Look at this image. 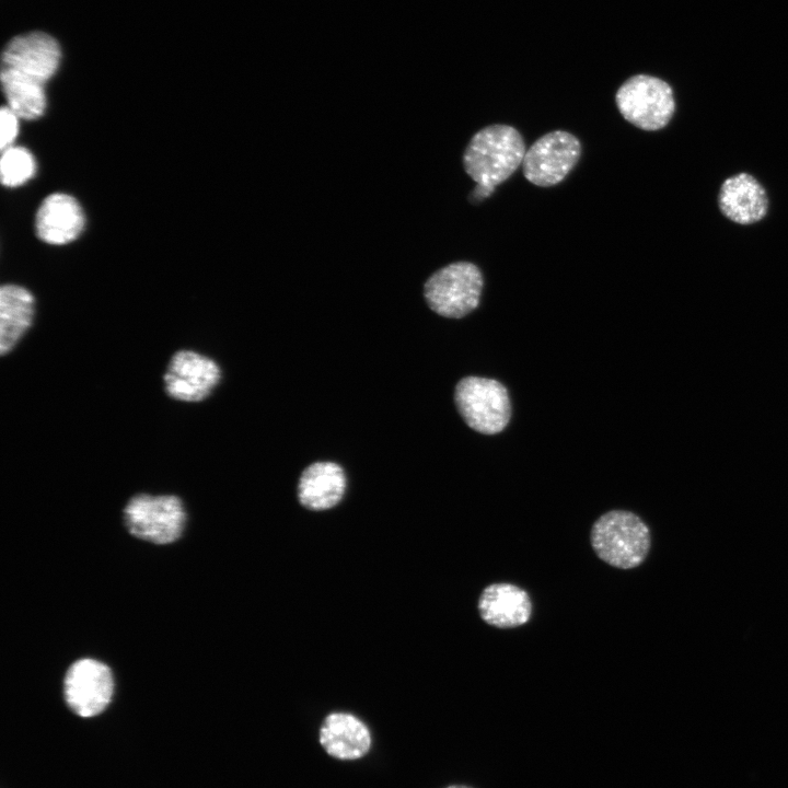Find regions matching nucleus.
Segmentation results:
<instances>
[{"label": "nucleus", "mask_w": 788, "mask_h": 788, "mask_svg": "<svg viewBox=\"0 0 788 788\" xmlns=\"http://www.w3.org/2000/svg\"><path fill=\"white\" fill-rule=\"evenodd\" d=\"M60 61L57 40L44 32H30L12 38L1 58V84L10 107L20 118L36 119L46 107L45 83Z\"/></svg>", "instance_id": "obj_1"}, {"label": "nucleus", "mask_w": 788, "mask_h": 788, "mask_svg": "<svg viewBox=\"0 0 788 788\" xmlns=\"http://www.w3.org/2000/svg\"><path fill=\"white\" fill-rule=\"evenodd\" d=\"M525 152L524 140L512 126L495 124L478 130L463 154L464 170L477 183L473 196H489L522 165Z\"/></svg>", "instance_id": "obj_2"}, {"label": "nucleus", "mask_w": 788, "mask_h": 788, "mask_svg": "<svg viewBox=\"0 0 788 788\" xmlns=\"http://www.w3.org/2000/svg\"><path fill=\"white\" fill-rule=\"evenodd\" d=\"M125 530L132 537L155 546L178 541L187 526L188 512L184 499L171 493H136L121 510Z\"/></svg>", "instance_id": "obj_3"}, {"label": "nucleus", "mask_w": 788, "mask_h": 788, "mask_svg": "<svg viewBox=\"0 0 788 788\" xmlns=\"http://www.w3.org/2000/svg\"><path fill=\"white\" fill-rule=\"evenodd\" d=\"M590 542L604 563L619 569L639 566L650 549L647 524L627 510H611L592 525Z\"/></svg>", "instance_id": "obj_4"}, {"label": "nucleus", "mask_w": 788, "mask_h": 788, "mask_svg": "<svg viewBox=\"0 0 788 788\" xmlns=\"http://www.w3.org/2000/svg\"><path fill=\"white\" fill-rule=\"evenodd\" d=\"M454 402L465 424L483 434L501 432L511 418L508 390L495 379L476 375L461 379L455 385Z\"/></svg>", "instance_id": "obj_5"}, {"label": "nucleus", "mask_w": 788, "mask_h": 788, "mask_svg": "<svg viewBox=\"0 0 788 788\" xmlns=\"http://www.w3.org/2000/svg\"><path fill=\"white\" fill-rule=\"evenodd\" d=\"M483 285V274L475 264L455 262L438 269L427 279L424 297L437 314L461 318L478 306Z\"/></svg>", "instance_id": "obj_6"}, {"label": "nucleus", "mask_w": 788, "mask_h": 788, "mask_svg": "<svg viewBox=\"0 0 788 788\" xmlns=\"http://www.w3.org/2000/svg\"><path fill=\"white\" fill-rule=\"evenodd\" d=\"M622 116L639 129L664 128L675 112L673 90L660 78L636 74L627 79L615 94Z\"/></svg>", "instance_id": "obj_7"}, {"label": "nucleus", "mask_w": 788, "mask_h": 788, "mask_svg": "<svg viewBox=\"0 0 788 788\" xmlns=\"http://www.w3.org/2000/svg\"><path fill=\"white\" fill-rule=\"evenodd\" d=\"M221 378V367L212 357L193 348H181L169 358L162 387L174 402L198 404L212 395Z\"/></svg>", "instance_id": "obj_8"}, {"label": "nucleus", "mask_w": 788, "mask_h": 788, "mask_svg": "<svg viewBox=\"0 0 788 788\" xmlns=\"http://www.w3.org/2000/svg\"><path fill=\"white\" fill-rule=\"evenodd\" d=\"M114 691L113 670L96 658H79L63 673L65 703L79 717L91 718L102 714L111 704Z\"/></svg>", "instance_id": "obj_9"}, {"label": "nucleus", "mask_w": 788, "mask_h": 788, "mask_svg": "<svg viewBox=\"0 0 788 788\" xmlns=\"http://www.w3.org/2000/svg\"><path fill=\"white\" fill-rule=\"evenodd\" d=\"M580 154L581 143L576 136L564 130L551 131L526 150L522 162L523 175L536 186H554L575 167Z\"/></svg>", "instance_id": "obj_10"}, {"label": "nucleus", "mask_w": 788, "mask_h": 788, "mask_svg": "<svg viewBox=\"0 0 788 788\" xmlns=\"http://www.w3.org/2000/svg\"><path fill=\"white\" fill-rule=\"evenodd\" d=\"M323 750L340 761H356L366 756L372 746L368 726L349 712L328 714L318 730Z\"/></svg>", "instance_id": "obj_11"}, {"label": "nucleus", "mask_w": 788, "mask_h": 788, "mask_svg": "<svg viewBox=\"0 0 788 788\" xmlns=\"http://www.w3.org/2000/svg\"><path fill=\"white\" fill-rule=\"evenodd\" d=\"M718 205L726 218L746 225L761 221L767 215L768 197L753 175L739 173L721 184Z\"/></svg>", "instance_id": "obj_12"}, {"label": "nucleus", "mask_w": 788, "mask_h": 788, "mask_svg": "<svg viewBox=\"0 0 788 788\" xmlns=\"http://www.w3.org/2000/svg\"><path fill=\"white\" fill-rule=\"evenodd\" d=\"M84 228V215L79 202L70 195L56 193L47 196L37 209L35 230L45 243L62 245L76 240Z\"/></svg>", "instance_id": "obj_13"}, {"label": "nucleus", "mask_w": 788, "mask_h": 788, "mask_svg": "<svg viewBox=\"0 0 788 788\" xmlns=\"http://www.w3.org/2000/svg\"><path fill=\"white\" fill-rule=\"evenodd\" d=\"M36 300L34 294L18 283L0 288V354L10 355L34 325Z\"/></svg>", "instance_id": "obj_14"}, {"label": "nucleus", "mask_w": 788, "mask_h": 788, "mask_svg": "<svg viewBox=\"0 0 788 788\" xmlns=\"http://www.w3.org/2000/svg\"><path fill=\"white\" fill-rule=\"evenodd\" d=\"M482 619L497 628H515L526 624L532 614L528 592L511 583L487 586L478 599Z\"/></svg>", "instance_id": "obj_15"}, {"label": "nucleus", "mask_w": 788, "mask_h": 788, "mask_svg": "<svg viewBox=\"0 0 788 788\" xmlns=\"http://www.w3.org/2000/svg\"><path fill=\"white\" fill-rule=\"evenodd\" d=\"M346 490L343 468L333 462H316L309 465L299 479L298 498L311 510H326L335 507Z\"/></svg>", "instance_id": "obj_16"}, {"label": "nucleus", "mask_w": 788, "mask_h": 788, "mask_svg": "<svg viewBox=\"0 0 788 788\" xmlns=\"http://www.w3.org/2000/svg\"><path fill=\"white\" fill-rule=\"evenodd\" d=\"M35 171L34 157L27 149L12 146L2 150L0 175L4 186L22 185L34 176Z\"/></svg>", "instance_id": "obj_17"}, {"label": "nucleus", "mask_w": 788, "mask_h": 788, "mask_svg": "<svg viewBox=\"0 0 788 788\" xmlns=\"http://www.w3.org/2000/svg\"><path fill=\"white\" fill-rule=\"evenodd\" d=\"M19 116L8 106L0 112V148L1 151L12 147L19 132Z\"/></svg>", "instance_id": "obj_18"}, {"label": "nucleus", "mask_w": 788, "mask_h": 788, "mask_svg": "<svg viewBox=\"0 0 788 788\" xmlns=\"http://www.w3.org/2000/svg\"><path fill=\"white\" fill-rule=\"evenodd\" d=\"M444 788H473V787L467 786V785L454 784V785L447 786V787H444Z\"/></svg>", "instance_id": "obj_19"}]
</instances>
